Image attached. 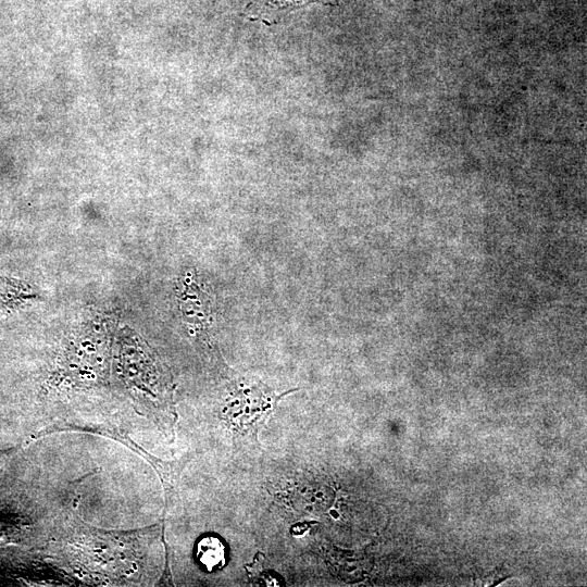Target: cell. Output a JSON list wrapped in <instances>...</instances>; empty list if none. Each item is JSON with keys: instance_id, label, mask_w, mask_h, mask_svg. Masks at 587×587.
I'll return each instance as SVG.
<instances>
[{"instance_id": "6da1fadb", "label": "cell", "mask_w": 587, "mask_h": 587, "mask_svg": "<svg viewBox=\"0 0 587 587\" xmlns=\"http://www.w3.org/2000/svg\"><path fill=\"white\" fill-rule=\"evenodd\" d=\"M339 0H252L243 9V16L250 21H259L265 25L278 23L292 11L317 3L336 5Z\"/></svg>"}, {"instance_id": "7a4b0ae2", "label": "cell", "mask_w": 587, "mask_h": 587, "mask_svg": "<svg viewBox=\"0 0 587 587\" xmlns=\"http://www.w3.org/2000/svg\"><path fill=\"white\" fill-rule=\"evenodd\" d=\"M196 558L205 571H217L226 563L227 549L218 537L208 535L197 542Z\"/></svg>"}]
</instances>
